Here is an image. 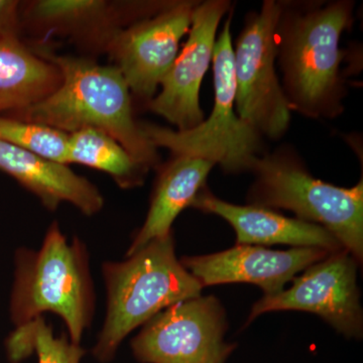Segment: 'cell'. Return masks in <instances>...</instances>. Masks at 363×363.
<instances>
[{
    "label": "cell",
    "mask_w": 363,
    "mask_h": 363,
    "mask_svg": "<svg viewBox=\"0 0 363 363\" xmlns=\"http://www.w3.org/2000/svg\"><path fill=\"white\" fill-rule=\"evenodd\" d=\"M353 11L350 0L281 1L277 64L291 111L313 119L342 114L346 80L340 40L353 25Z\"/></svg>",
    "instance_id": "6da1fadb"
},
{
    "label": "cell",
    "mask_w": 363,
    "mask_h": 363,
    "mask_svg": "<svg viewBox=\"0 0 363 363\" xmlns=\"http://www.w3.org/2000/svg\"><path fill=\"white\" fill-rule=\"evenodd\" d=\"M59 69L61 84L39 104L16 112L20 121L45 124L70 135L94 128L111 135L147 169L159 164L157 149L136 123L130 90L117 67L90 60L35 51Z\"/></svg>",
    "instance_id": "7a4b0ae2"
},
{
    "label": "cell",
    "mask_w": 363,
    "mask_h": 363,
    "mask_svg": "<svg viewBox=\"0 0 363 363\" xmlns=\"http://www.w3.org/2000/svg\"><path fill=\"white\" fill-rule=\"evenodd\" d=\"M121 262H105L106 317L93 354L113 359L123 339L171 306L201 296L203 286L177 257L171 233Z\"/></svg>",
    "instance_id": "3957f363"
},
{
    "label": "cell",
    "mask_w": 363,
    "mask_h": 363,
    "mask_svg": "<svg viewBox=\"0 0 363 363\" xmlns=\"http://www.w3.org/2000/svg\"><path fill=\"white\" fill-rule=\"evenodd\" d=\"M94 298L87 250L78 238L69 243L57 222L39 250H18L11 297L16 328L55 313L65 322L71 342L80 344L92 322Z\"/></svg>",
    "instance_id": "277c9868"
},
{
    "label": "cell",
    "mask_w": 363,
    "mask_h": 363,
    "mask_svg": "<svg viewBox=\"0 0 363 363\" xmlns=\"http://www.w3.org/2000/svg\"><path fill=\"white\" fill-rule=\"evenodd\" d=\"M250 172L255 181L247 193L248 204L289 210L296 218L323 226L362 264V179L353 187L344 188L314 178L289 147L264 152Z\"/></svg>",
    "instance_id": "5b68a950"
},
{
    "label": "cell",
    "mask_w": 363,
    "mask_h": 363,
    "mask_svg": "<svg viewBox=\"0 0 363 363\" xmlns=\"http://www.w3.org/2000/svg\"><path fill=\"white\" fill-rule=\"evenodd\" d=\"M231 20L233 11L215 42L212 59L214 105L209 116L188 130L152 123H140V128L157 149L166 147L175 156L201 157L218 164L225 173L240 174L250 172L264 152L262 136L236 112Z\"/></svg>",
    "instance_id": "8992f818"
},
{
    "label": "cell",
    "mask_w": 363,
    "mask_h": 363,
    "mask_svg": "<svg viewBox=\"0 0 363 363\" xmlns=\"http://www.w3.org/2000/svg\"><path fill=\"white\" fill-rule=\"evenodd\" d=\"M279 14L281 1L264 0L259 11L247 14L233 47L236 112L272 140L285 135L292 112L277 73Z\"/></svg>",
    "instance_id": "52a82bcc"
},
{
    "label": "cell",
    "mask_w": 363,
    "mask_h": 363,
    "mask_svg": "<svg viewBox=\"0 0 363 363\" xmlns=\"http://www.w3.org/2000/svg\"><path fill=\"white\" fill-rule=\"evenodd\" d=\"M226 312L215 296H199L162 310L131 340L140 363H226L235 343L226 342Z\"/></svg>",
    "instance_id": "ba28073f"
},
{
    "label": "cell",
    "mask_w": 363,
    "mask_h": 363,
    "mask_svg": "<svg viewBox=\"0 0 363 363\" xmlns=\"http://www.w3.org/2000/svg\"><path fill=\"white\" fill-rule=\"evenodd\" d=\"M359 264L344 248L331 252L294 278L292 286L255 302L247 324L266 313H312L344 337L359 340L363 335V310L357 284Z\"/></svg>",
    "instance_id": "9c48e42d"
},
{
    "label": "cell",
    "mask_w": 363,
    "mask_h": 363,
    "mask_svg": "<svg viewBox=\"0 0 363 363\" xmlns=\"http://www.w3.org/2000/svg\"><path fill=\"white\" fill-rule=\"evenodd\" d=\"M199 1H169L164 9L121 28L107 45L130 93L150 102L156 96L188 35Z\"/></svg>",
    "instance_id": "30bf717a"
},
{
    "label": "cell",
    "mask_w": 363,
    "mask_h": 363,
    "mask_svg": "<svg viewBox=\"0 0 363 363\" xmlns=\"http://www.w3.org/2000/svg\"><path fill=\"white\" fill-rule=\"evenodd\" d=\"M231 9L228 0L198 2L187 42L162 78L161 92L147 102V108L175 125L176 130H191L205 119L200 89L213 59L217 30Z\"/></svg>",
    "instance_id": "8fae6325"
},
{
    "label": "cell",
    "mask_w": 363,
    "mask_h": 363,
    "mask_svg": "<svg viewBox=\"0 0 363 363\" xmlns=\"http://www.w3.org/2000/svg\"><path fill=\"white\" fill-rule=\"evenodd\" d=\"M331 252L318 247L274 250L262 245H236L211 255L183 257L181 262L203 288L221 284L248 283L276 295L298 272L325 259Z\"/></svg>",
    "instance_id": "7c38bea8"
},
{
    "label": "cell",
    "mask_w": 363,
    "mask_h": 363,
    "mask_svg": "<svg viewBox=\"0 0 363 363\" xmlns=\"http://www.w3.org/2000/svg\"><path fill=\"white\" fill-rule=\"evenodd\" d=\"M168 1L111 4L104 0H38L21 16L33 30L70 37L82 47L106 51L121 28L152 16Z\"/></svg>",
    "instance_id": "4fadbf2b"
},
{
    "label": "cell",
    "mask_w": 363,
    "mask_h": 363,
    "mask_svg": "<svg viewBox=\"0 0 363 363\" xmlns=\"http://www.w3.org/2000/svg\"><path fill=\"white\" fill-rule=\"evenodd\" d=\"M191 207L217 215L228 222L235 231L236 245H286L323 248L331 252L343 248L337 238L323 226L284 216L269 208L223 201L206 189L197 196Z\"/></svg>",
    "instance_id": "5bb4252c"
},
{
    "label": "cell",
    "mask_w": 363,
    "mask_h": 363,
    "mask_svg": "<svg viewBox=\"0 0 363 363\" xmlns=\"http://www.w3.org/2000/svg\"><path fill=\"white\" fill-rule=\"evenodd\" d=\"M0 169L37 196L47 209L63 202L77 207L87 216L104 205L101 193L91 182L74 173L68 164L50 161L0 140Z\"/></svg>",
    "instance_id": "9a60e30c"
},
{
    "label": "cell",
    "mask_w": 363,
    "mask_h": 363,
    "mask_svg": "<svg viewBox=\"0 0 363 363\" xmlns=\"http://www.w3.org/2000/svg\"><path fill=\"white\" fill-rule=\"evenodd\" d=\"M216 164L201 157L175 156L164 164L157 176L149 212L128 247L126 257L145 247L150 241L173 233L172 225L178 215L191 207L206 186L210 172Z\"/></svg>",
    "instance_id": "2e32d148"
},
{
    "label": "cell",
    "mask_w": 363,
    "mask_h": 363,
    "mask_svg": "<svg viewBox=\"0 0 363 363\" xmlns=\"http://www.w3.org/2000/svg\"><path fill=\"white\" fill-rule=\"evenodd\" d=\"M61 81L59 69L20 38H0V113L13 114L39 104Z\"/></svg>",
    "instance_id": "e0dca14e"
},
{
    "label": "cell",
    "mask_w": 363,
    "mask_h": 363,
    "mask_svg": "<svg viewBox=\"0 0 363 363\" xmlns=\"http://www.w3.org/2000/svg\"><path fill=\"white\" fill-rule=\"evenodd\" d=\"M68 157L69 164L76 162L105 172L123 189L143 185L149 172L113 138L94 128L69 135Z\"/></svg>",
    "instance_id": "ac0fdd59"
},
{
    "label": "cell",
    "mask_w": 363,
    "mask_h": 363,
    "mask_svg": "<svg viewBox=\"0 0 363 363\" xmlns=\"http://www.w3.org/2000/svg\"><path fill=\"white\" fill-rule=\"evenodd\" d=\"M6 350L13 363L26 359L35 351L39 363H80L85 355L80 344L71 342L66 336L56 337L43 317L16 328L7 339Z\"/></svg>",
    "instance_id": "d6986e66"
},
{
    "label": "cell",
    "mask_w": 363,
    "mask_h": 363,
    "mask_svg": "<svg viewBox=\"0 0 363 363\" xmlns=\"http://www.w3.org/2000/svg\"><path fill=\"white\" fill-rule=\"evenodd\" d=\"M0 140L50 161L69 164V135L51 126L0 116Z\"/></svg>",
    "instance_id": "ffe728a7"
},
{
    "label": "cell",
    "mask_w": 363,
    "mask_h": 363,
    "mask_svg": "<svg viewBox=\"0 0 363 363\" xmlns=\"http://www.w3.org/2000/svg\"><path fill=\"white\" fill-rule=\"evenodd\" d=\"M20 7L16 0H0V38H20Z\"/></svg>",
    "instance_id": "44dd1931"
}]
</instances>
